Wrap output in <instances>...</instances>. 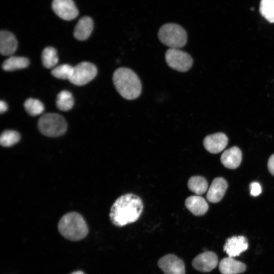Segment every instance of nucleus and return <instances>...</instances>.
<instances>
[{"label": "nucleus", "mask_w": 274, "mask_h": 274, "mask_svg": "<svg viewBox=\"0 0 274 274\" xmlns=\"http://www.w3.org/2000/svg\"><path fill=\"white\" fill-rule=\"evenodd\" d=\"M144 208L141 198L132 193L123 194L112 205L110 218L116 226L122 227L135 222L140 217Z\"/></svg>", "instance_id": "obj_1"}, {"label": "nucleus", "mask_w": 274, "mask_h": 274, "mask_svg": "<svg viewBox=\"0 0 274 274\" xmlns=\"http://www.w3.org/2000/svg\"><path fill=\"white\" fill-rule=\"evenodd\" d=\"M113 81L118 92L125 99H135L141 93V81L137 75L128 68L117 69L113 74Z\"/></svg>", "instance_id": "obj_2"}, {"label": "nucleus", "mask_w": 274, "mask_h": 274, "mask_svg": "<svg viewBox=\"0 0 274 274\" xmlns=\"http://www.w3.org/2000/svg\"><path fill=\"white\" fill-rule=\"evenodd\" d=\"M58 229L64 238L73 241L82 239L88 233L85 220L80 214L76 212L63 215L58 222Z\"/></svg>", "instance_id": "obj_3"}, {"label": "nucleus", "mask_w": 274, "mask_h": 274, "mask_svg": "<svg viewBox=\"0 0 274 274\" xmlns=\"http://www.w3.org/2000/svg\"><path fill=\"white\" fill-rule=\"evenodd\" d=\"M158 37L160 42L169 48L180 49L186 45L187 40L186 30L173 23L163 25L159 29Z\"/></svg>", "instance_id": "obj_4"}, {"label": "nucleus", "mask_w": 274, "mask_h": 274, "mask_svg": "<svg viewBox=\"0 0 274 274\" xmlns=\"http://www.w3.org/2000/svg\"><path fill=\"white\" fill-rule=\"evenodd\" d=\"M38 128L42 133L50 137L63 135L67 129L64 118L56 113H48L43 115L38 121Z\"/></svg>", "instance_id": "obj_5"}, {"label": "nucleus", "mask_w": 274, "mask_h": 274, "mask_svg": "<svg viewBox=\"0 0 274 274\" xmlns=\"http://www.w3.org/2000/svg\"><path fill=\"white\" fill-rule=\"evenodd\" d=\"M165 58L170 67L181 72L188 71L193 64L191 56L179 49H168L165 53Z\"/></svg>", "instance_id": "obj_6"}, {"label": "nucleus", "mask_w": 274, "mask_h": 274, "mask_svg": "<svg viewBox=\"0 0 274 274\" xmlns=\"http://www.w3.org/2000/svg\"><path fill=\"white\" fill-rule=\"evenodd\" d=\"M97 68L92 63L82 62L73 67L69 81L77 86L84 85L96 76Z\"/></svg>", "instance_id": "obj_7"}, {"label": "nucleus", "mask_w": 274, "mask_h": 274, "mask_svg": "<svg viewBox=\"0 0 274 274\" xmlns=\"http://www.w3.org/2000/svg\"><path fill=\"white\" fill-rule=\"evenodd\" d=\"M52 8L59 17L67 21L74 19L79 13L73 0H53Z\"/></svg>", "instance_id": "obj_8"}, {"label": "nucleus", "mask_w": 274, "mask_h": 274, "mask_svg": "<svg viewBox=\"0 0 274 274\" xmlns=\"http://www.w3.org/2000/svg\"><path fill=\"white\" fill-rule=\"evenodd\" d=\"M158 265L165 274L185 273L183 261L173 254H167L160 258Z\"/></svg>", "instance_id": "obj_9"}, {"label": "nucleus", "mask_w": 274, "mask_h": 274, "mask_svg": "<svg viewBox=\"0 0 274 274\" xmlns=\"http://www.w3.org/2000/svg\"><path fill=\"white\" fill-rule=\"evenodd\" d=\"M218 259L217 255L213 252L207 251L195 257L192 262L193 267L201 272H209L217 265Z\"/></svg>", "instance_id": "obj_10"}, {"label": "nucleus", "mask_w": 274, "mask_h": 274, "mask_svg": "<svg viewBox=\"0 0 274 274\" xmlns=\"http://www.w3.org/2000/svg\"><path fill=\"white\" fill-rule=\"evenodd\" d=\"M228 143L227 136L222 132H217L205 137L203 144L205 149L213 154L218 153L226 147Z\"/></svg>", "instance_id": "obj_11"}, {"label": "nucleus", "mask_w": 274, "mask_h": 274, "mask_svg": "<svg viewBox=\"0 0 274 274\" xmlns=\"http://www.w3.org/2000/svg\"><path fill=\"white\" fill-rule=\"evenodd\" d=\"M248 248L247 238L244 236H234L228 238L224 246V251L229 257L239 256Z\"/></svg>", "instance_id": "obj_12"}, {"label": "nucleus", "mask_w": 274, "mask_h": 274, "mask_svg": "<svg viewBox=\"0 0 274 274\" xmlns=\"http://www.w3.org/2000/svg\"><path fill=\"white\" fill-rule=\"evenodd\" d=\"M226 181L222 177L215 178L208 189L207 198L211 202L217 203L224 196L227 188Z\"/></svg>", "instance_id": "obj_13"}, {"label": "nucleus", "mask_w": 274, "mask_h": 274, "mask_svg": "<svg viewBox=\"0 0 274 274\" xmlns=\"http://www.w3.org/2000/svg\"><path fill=\"white\" fill-rule=\"evenodd\" d=\"M185 205L192 214L197 216L204 215L209 209L206 200L199 195H193L187 197L185 200Z\"/></svg>", "instance_id": "obj_14"}, {"label": "nucleus", "mask_w": 274, "mask_h": 274, "mask_svg": "<svg viewBox=\"0 0 274 274\" xmlns=\"http://www.w3.org/2000/svg\"><path fill=\"white\" fill-rule=\"evenodd\" d=\"M242 154L237 147H232L225 150L221 156V162L226 167L235 169L241 164Z\"/></svg>", "instance_id": "obj_15"}, {"label": "nucleus", "mask_w": 274, "mask_h": 274, "mask_svg": "<svg viewBox=\"0 0 274 274\" xmlns=\"http://www.w3.org/2000/svg\"><path fill=\"white\" fill-rule=\"evenodd\" d=\"M219 268L222 274H238L245 271L246 266L233 257L228 256L220 261Z\"/></svg>", "instance_id": "obj_16"}, {"label": "nucleus", "mask_w": 274, "mask_h": 274, "mask_svg": "<svg viewBox=\"0 0 274 274\" xmlns=\"http://www.w3.org/2000/svg\"><path fill=\"white\" fill-rule=\"evenodd\" d=\"M17 47V41L13 34L6 30L0 32V52L5 56L13 54Z\"/></svg>", "instance_id": "obj_17"}, {"label": "nucleus", "mask_w": 274, "mask_h": 274, "mask_svg": "<svg viewBox=\"0 0 274 274\" xmlns=\"http://www.w3.org/2000/svg\"><path fill=\"white\" fill-rule=\"evenodd\" d=\"M93 28L92 19L88 16H84L79 19L75 27L74 37L80 41L85 40L91 35Z\"/></svg>", "instance_id": "obj_18"}, {"label": "nucleus", "mask_w": 274, "mask_h": 274, "mask_svg": "<svg viewBox=\"0 0 274 274\" xmlns=\"http://www.w3.org/2000/svg\"><path fill=\"white\" fill-rule=\"evenodd\" d=\"M29 63V60L26 57L11 56L4 61L2 68L6 71H13L25 68Z\"/></svg>", "instance_id": "obj_19"}, {"label": "nucleus", "mask_w": 274, "mask_h": 274, "mask_svg": "<svg viewBox=\"0 0 274 274\" xmlns=\"http://www.w3.org/2000/svg\"><path fill=\"white\" fill-rule=\"evenodd\" d=\"M187 185L189 190L197 195L203 194L208 188L206 179L201 176H195L190 177Z\"/></svg>", "instance_id": "obj_20"}, {"label": "nucleus", "mask_w": 274, "mask_h": 274, "mask_svg": "<svg viewBox=\"0 0 274 274\" xmlns=\"http://www.w3.org/2000/svg\"><path fill=\"white\" fill-rule=\"evenodd\" d=\"M74 98L70 92L63 90L58 94L56 104L60 110L67 111L71 110L74 106Z\"/></svg>", "instance_id": "obj_21"}, {"label": "nucleus", "mask_w": 274, "mask_h": 274, "mask_svg": "<svg viewBox=\"0 0 274 274\" xmlns=\"http://www.w3.org/2000/svg\"><path fill=\"white\" fill-rule=\"evenodd\" d=\"M42 60L44 66L48 68L55 66L58 61L55 49L52 47L45 48L42 53Z\"/></svg>", "instance_id": "obj_22"}, {"label": "nucleus", "mask_w": 274, "mask_h": 274, "mask_svg": "<svg viewBox=\"0 0 274 274\" xmlns=\"http://www.w3.org/2000/svg\"><path fill=\"white\" fill-rule=\"evenodd\" d=\"M259 12L269 22L274 23V0H261Z\"/></svg>", "instance_id": "obj_23"}, {"label": "nucleus", "mask_w": 274, "mask_h": 274, "mask_svg": "<svg viewBox=\"0 0 274 274\" xmlns=\"http://www.w3.org/2000/svg\"><path fill=\"white\" fill-rule=\"evenodd\" d=\"M26 112L31 116H36L40 115L44 110L43 103L38 99L29 98L24 104Z\"/></svg>", "instance_id": "obj_24"}, {"label": "nucleus", "mask_w": 274, "mask_h": 274, "mask_svg": "<svg viewBox=\"0 0 274 274\" xmlns=\"http://www.w3.org/2000/svg\"><path fill=\"white\" fill-rule=\"evenodd\" d=\"M20 139V134L16 131L7 130L4 131L0 138V143L2 146L8 147L13 146L17 143Z\"/></svg>", "instance_id": "obj_25"}, {"label": "nucleus", "mask_w": 274, "mask_h": 274, "mask_svg": "<svg viewBox=\"0 0 274 274\" xmlns=\"http://www.w3.org/2000/svg\"><path fill=\"white\" fill-rule=\"evenodd\" d=\"M73 66L67 64L58 65L51 71L52 75L56 78L69 80L73 70Z\"/></svg>", "instance_id": "obj_26"}, {"label": "nucleus", "mask_w": 274, "mask_h": 274, "mask_svg": "<svg viewBox=\"0 0 274 274\" xmlns=\"http://www.w3.org/2000/svg\"><path fill=\"white\" fill-rule=\"evenodd\" d=\"M250 194L253 196L259 195L262 191L261 187L258 182H254L251 183L250 185Z\"/></svg>", "instance_id": "obj_27"}, {"label": "nucleus", "mask_w": 274, "mask_h": 274, "mask_svg": "<svg viewBox=\"0 0 274 274\" xmlns=\"http://www.w3.org/2000/svg\"><path fill=\"white\" fill-rule=\"evenodd\" d=\"M268 169L273 176H274V154L270 156L267 162Z\"/></svg>", "instance_id": "obj_28"}, {"label": "nucleus", "mask_w": 274, "mask_h": 274, "mask_svg": "<svg viewBox=\"0 0 274 274\" xmlns=\"http://www.w3.org/2000/svg\"><path fill=\"white\" fill-rule=\"evenodd\" d=\"M8 109L7 104L3 100L0 101V112L1 114L5 112Z\"/></svg>", "instance_id": "obj_29"}, {"label": "nucleus", "mask_w": 274, "mask_h": 274, "mask_svg": "<svg viewBox=\"0 0 274 274\" xmlns=\"http://www.w3.org/2000/svg\"><path fill=\"white\" fill-rule=\"evenodd\" d=\"M70 274H84V273L82 271H77L73 272Z\"/></svg>", "instance_id": "obj_30"}]
</instances>
